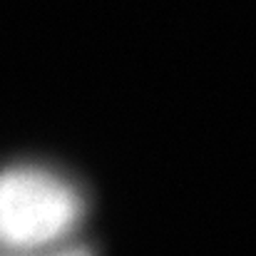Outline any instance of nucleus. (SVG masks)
I'll list each match as a JSON object with an SVG mask.
<instances>
[{
	"label": "nucleus",
	"mask_w": 256,
	"mask_h": 256,
	"mask_svg": "<svg viewBox=\"0 0 256 256\" xmlns=\"http://www.w3.org/2000/svg\"><path fill=\"white\" fill-rule=\"evenodd\" d=\"M0 256H92V252L68 239L62 244L38 246V249H0Z\"/></svg>",
	"instance_id": "f03ea898"
},
{
	"label": "nucleus",
	"mask_w": 256,
	"mask_h": 256,
	"mask_svg": "<svg viewBox=\"0 0 256 256\" xmlns=\"http://www.w3.org/2000/svg\"><path fill=\"white\" fill-rule=\"evenodd\" d=\"M85 216L72 179L40 164L0 172V249H38L70 239Z\"/></svg>",
	"instance_id": "f257e3e1"
}]
</instances>
